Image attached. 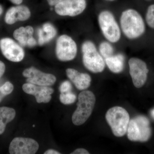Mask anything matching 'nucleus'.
<instances>
[{"label":"nucleus","instance_id":"nucleus-1","mask_svg":"<svg viewBox=\"0 0 154 154\" xmlns=\"http://www.w3.org/2000/svg\"><path fill=\"white\" fill-rule=\"evenodd\" d=\"M120 23L121 31L128 39L139 38L145 32V25L142 17L134 9H127L122 12Z\"/></svg>","mask_w":154,"mask_h":154},{"label":"nucleus","instance_id":"nucleus-2","mask_svg":"<svg viewBox=\"0 0 154 154\" xmlns=\"http://www.w3.org/2000/svg\"><path fill=\"white\" fill-rule=\"evenodd\" d=\"M76 110L73 113L72 121L76 125L84 124L91 116L94 110L96 97L90 91H83L79 94Z\"/></svg>","mask_w":154,"mask_h":154},{"label":"nucleus","instance_id":"nucleus-3","mask_svg":"<svg viewBox=\"0 0 154 154\" xmlns=\"http://www.w3.org/2000/svg\"><path fill=\"white\" fill-rule=\"evenodd\" d=\"M105 118L115 136L122 137L126 134L130 117L124 108L116 106L110 108L107 110Z\"/></svg>","mask_w":154,"mask_h":154},{"label":"nucleus","instance_id":"nucleus-4","mask_svg":"<svg viewBox=\"0 0 154 154\" xmlns=\"http://www.w3.org/2000/svg\"><path fill=\"white\" fill-rule=\"evenodd\" d=\"M83 64L86 68L94 73L102 72L105 68V63L94 42L90 40L85 42L82 45Z\"/></svg>","mask_w":154,"mask_h":154},{"label":"nucleus","instance_id":"nucleus-5","mask_svg":"<svg viewBox=\"0 0 154 154\" xmlns=\"http://www.w3.org/2000/svg\"><path fill=\"white\" fill-rule=\"evenodd\" d=\"M99 27L103 36L111 43L119 41L121 36V30L115 17L111 12L102 11L98 18Z\"/></svg>","mask_w":154,"mask_h":154},{"label":"nucleus","instance_id":"nucleus-6","mask_svg":"<svg viewBox=\"0 0 154 154\" xmlns=\"http://www.w3.org/2000/svg\"><path fill=\"white\" fill-rule=\"evenodd\" d=\"M127 131L128 139L132 141H147L152 134L149 121L143 116H138L129 121Z\"/></svg>","mask_w":154,"mask_h":154},{"label":"nucleus","instance_id":"nucleus-7","mask_svg":"<svg viewBox=\"0 0 154 154\" xmlns=\"http://www.w3.org/2000/svg\"><path fill=\"white\" fill-rule=\"evenodd\" d=\"M75 42L70 36L61 35L58 38L56 46V54L59 60L69 61L74 59L77 53Z\"/></svg>","mask_w":154,"mask_h":154},{"label":"nucleus","instance_id":"nucleus-8","mask_svg":"<svg viewBox=\"0 0 154 154\" xmlns=\"http://www.w3.org/2000/svg\"><path fill=\"white\" fill-rule=\"evenodd\" d=\"M129 73L136 88H141L145 84L149 69L146 64L140 59L132 57L128 61Z\"/></svg>","mask_w":154,"mask_h":154},{"label":"nucleus","instance_id":"nucleus-9","mask_svg":"<svg viewBox=\"0 0 154 154\" xmlns=\"http://www.w3.org/2000/svg\"><path fill=\"white\" fill-rule=\"evenodd\" d=\"M86 6V0H63L55 5V11L60 16L75 17L82 13Z\"/></svg>","mask_w":154,"mask_h":154},{"label":"nucleus","instance_id":"nucleus-10","mask_svg":"<svg viewBox=\"0 0 154 154\" xmlns=\"http://www.w3.org/2000/svg\"><path fill=\"white\" fill-rule=\"evenodd\" d=\"M39 148L35 140L30 138H14L10 143L9 151L11 154H34Z\"/></svg>","mask_w":154,"mask_h":154},{"label":"nucleus","instance_id":"nucleus-11","mask_svg":"<svg viewBox=\"0 0 154 154\" xmlns=\"http://www.w3.org/2000/svg\"><path fill=\"white\" fill-rule=\"evenodd\" d=\"M0 48L4 56L11 61L19 62L25 57V51L22 47L11 38L1 39Z\"/></svg>","mask_w":154,"mask_h":154},{"label":"nucleus","instance_id":"nucleus-12","mask_svg":"<svg viewBox=\"0 0 154 154\" xmlns=\"http://www.w3.org/2000/svg\"><path fill=\"white\" fill-rule=\"evenodd\" d=\"M22 74L27 78V83L37 85L52 86L55 84L57 80L54 75L43 72L33 66L25 69Z\"/></svg>","mask_w":154,"mask_h":154},{"label":"nucleus","instance_id":"nucleus-13","mask_svg":"<svg viewBox=\"0 0 154 154\" xmlns=\"http://www.w3.org/2000/svg\"><path fill=\"white\" fill-rule=\"evenodd\" d=\"M24 92L33 95L38 103H48L51 99V95L54 90L49 86H39L30 83H25L22 86Z\"/></svg>","mask_w":154,"mask_h":154},{"label":"nucleus","instance_id":"nucleus-14","mask_svg":"<svg viewBox=\"0 0 154 154\" xmlns=\"http://www.w3.org/2000/svg\"><path fill=\"white\" fill-rule=\"evenodd\" d=\"M30 15V10L26 6H15L10 8L7 11L5 17V21L8 25H13L18 21L28 20Z\"/></svg>","mask_w":154,"mask_h":154},{"label":"nucleus","instance_id":"nucleus-15","mask_svg":"<svg viewBox=\"0 0 154 154\" xmlns=\"http://www.w3.org/2000/svg\"><path fill=\"white\" fill-rule=\"evenodd\" d=\"M33 28L30 26L21 27L14 31V37L23 46L33 47L36 45V39L33 37Z\"/></svg>","mask_w":154,"mask_h":154},{"label":"nucleus","instance_id":"nucleus-16","mask_svg":"<svg viewBox=\"0 0 154 154\" xmlns=\"http://www.w3.org/2000/svg\"><path fill=\"white\" fill-rule=\"evenodd\" d=\"M66 73L68 78L79 90H86L90 87L91 78L88 74L79 72L77 70L72 68L67 69Z\"/></svg>","mask_w":154,"mask_h":154},{"label":"nucleus","instance_id":"nucleus-17","mask_svg":"<svg viewBox=\"0 0 154 154\" xmlns=\"http://www.w3.org/2000/svg\"><path fill=\"white\" fill-rule=\"evenodd\" d=\"M56 29L54 26L49 23L44 24L42 28L38 30V43L42 45L52 40L56 35Z\"/></svg>","mask_w":154,"mask_h":154},{"label":"nucleus","instance_id":"nucleus-18","mask_svg":"<svg viewBox=\"0 0 154 154\" xmlns=\"http://www.w3.org/2000/svg\"><path fill=\"white\" fill-rule=\"evenodd\" d=\"M105 60L106 65L109 69L114 73L122 71L124 66V57L122 54L113 55Z\"/></svg>","mask_w":154,"mask_h":154},{"label":"nucleus","instance_id":"nucleus-19","mask_svg":"<svg viewBox=\"0 0 154 154\" xmlns=\"http://www.w3.org/2000/svg\"><path fill=\"white\" fill-rule=\"evenodd\" d=\"M16 115V111L14 108L0 107V135L5 132L7 124L12 121Z\"/></svg>","mask_w":154,"mask_h":154},{"label":"nucleus","instance_id":"nucleus-20","mask_svg":"<svg viewBox=\"0 0 154 154\" xmlns=\"http://www.w3.org/2000/svg\"><path fill=\"white\" fill-rule=\"evenodd\" d=\"M99 53L103 58L106 59L113 55L114 49L109 42H103L100 43L99 46Z\"/></svg>","mask_w":154,"mask_h":154},{"label":"nucleus","instance_id":"nucleus-21","mask_svg":"<svg viewBox=\"0 0 154 154\" xmlns=\"http://www.w3.org/2000/svg\"><path fill=\"white\" fill-rule=\"evenodd\" d=\"M60 102L64 105H71L74 103L76 100V96L71 92L61 93L60 96Z\"/></svg>","mask_w":154,"mask_h":154},{"label":"nucleus","instance_id":"nucleus-22","mask_svg":"<svg viewBox=\"0 0 154 154\" xmlns=\"http://www.w3.org/2000/svg\"><path fill=\"white\" fill-rule=\"evenodd\" d=\"M14 86L10 82H7L0 87V103L6 96L14 91Z\"/></svg>","mask_w":154,"mask_h":154},{"label":"nucleus","instance_id":"nucleus-23","mask_svg":"<svg viewBox=\"0 0 154 154\" xmlns=\"http://www.w3.org/2000/svg\"><path fill=\"white\" fill-rule=\"evenodd\" d=\"M146 21L149 27L154 29V5H151L148 8Z\"/></svg>","mask_w":154,"mask_h":154},{"label":"nucleus","instance_id":"nucleus-24","mask_svg":"<svg viewBox=\"0 0 154 154\" xmlns=\"http://www.w3.org/2000/svg\"><path fill=\"white\" fill-rule=\"evenodd\" d=\"M72 90V85L69 81L63 82L60 86L59 90L61 93L71 92Z\"/></svg>","mask_w":154,"mask_h":154},{"label":"nucleus","instance_id":"nucleus-25","mask_svg":"<svg viewBox=\"0 0 154 154\" xmlns=\"http://www.w3.org/2000/svg\"><path fill=\"white\" fill-rule=\"evenodd\" d=\"M71 154H89L90 153L88 150L85 149L79 148L77 149L74 151Z\"/></svg>","mask_w":154,"mask_h":154},{"label":"nucleus","instance_id":"nucleus-26","mask_svg":"<svg viewBox=\"0 0 154 154\" xmlns=\"http://www.w3.org/2000/svg\"><path fill=\"white\" fill-rule=\"evenodd\" d=\"M6 67L5 63L0 60V78L2 76L5 71Z\"/></svg>","mask_w":154,"mask_h":154},{"label":"nucleus","instance_id":"nucleus-27","mask_svg":"<svg viewBox=\"0 0 154 154\" xmlns=\"http://www.w3.org/2000/svg\"><path fill=\"white\" fill-rule=\"evenodd\" d=\"M63 0H47L50 6H54L56 5Z\"/></svg>","mask_w":154,"mask_h":154},{"label":"nucleus","instance_id":"nucleus-28","mask_svg":"<svg viewBox=\"0 0 154 154\" xmlns=\"http://www.w3.org/2000/svg\"><path fill=\"white\" fill-rule=\"evenodd\" d=\"M45 154H60V153L59 152L55 150L52 149H50L47 150L44 153Z\"/></svg>","mask_w":154,"mask_h":154},{"label":"nucleus","instance_id":"nucleus-29","mask_svg":"<svg viewBox=\"0 0 154 154\" xmlns=\"http://www.w3.org/2000/svg\"><path fill=\"white\" fill-rule=\"evenodd\" d=\"M9 1H11L13 4L17 5H20L23 2V0H9Z\"/></svg>","mask_w":154,"mask_h":154},{"label":"nucleus","instance_id":"nucleus-30","mask_svg":"<svg viewBox=\"0 0 154 154\" xmlns=\"http://www.w3.org/2000/svg\"><path fill=\"white\" fill-rule=\"evenodd\" d=\"M151 116L152 117V118L154 119V108L151 111Z\"/></svg>","mask_w":154,"mask_h":154},{"label":"nucleus","instance_id":"nucleus-31","mask_svg":"<svg viewBox=\"0 0 154 154\" xmlns=\"http://www.w3.org/2000/svg\"><path fill=\"white\" fill-rule=\"evenodd\" d=\"M3 13V8L2 6L0 5V16Z\"/></svg>","mask_w":154,"mask_h":154},{"label":"nucleus","instance_id":"nucleus-32","mask_svg":"<svg viewBox=\"0 0 154 154\" xmlns=\"http://www.w3.org/2000/svg\"><path fill=\"white\" fill-rule=\"evenodd\" d=\"M107 1H114V0H107Z\"/></svg>","mask_w":154,"mask_h":154}]
</instances>
